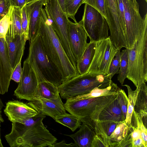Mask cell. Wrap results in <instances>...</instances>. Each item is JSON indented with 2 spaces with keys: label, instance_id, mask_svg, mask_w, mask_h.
Returning a JSON list of instances; mask_svg holds the SVG:
<instances>
[{
  "label": "cell",
  "instance_id": "obj_30",
  "mask_svg": "<svg viewBox=\"0 0 147 147\" xmlns=\"http://www.w3.org/2000/svg\"><path fill=\"white\" fill-rule=\"evenodd\" d=\"M117 80L123 85L127 75L128 59L127 49L122 50Z\"/></svg>",
  "mask_w": 147,
  "mask_h": 147
},
{
  "label": "cell",
  "instance_id": "obj_7",
  "mask_svg": "<svg viewBox=\"0 0 147 147\" xmlns=\"http://www.w3.org/2000/svg\"><path fill=\"white\" fill-rule=\"evenodd\" d=\"M127 49L132 48L136 42L147 31V13L142 17L136 0H123Z\"/></svg>",
  "mask_w": 147,
  "mask_h": 147
},
{
  "label": "cell",
  "instance_id": "obj_12",
  "mask_svg": "<svg viewBox=\"0 0 147 147\" xmlns=\"http://www.w3.org/2000/svg\"><path fill=\"white\" fill-rule=\"evenodd\" d=\"M14 95L20 99L29 101L35 97L38 84L35 73L28 62H24L22 76Z\"/></svg>",
  "mask_w": 147,
  "mask_h": 147
},
{
  "label": "cell",
  "instance_id": "obj_2",
  "mask_svg": "<svg viewBox=\"0 0 147 147\" xmlns=\"http://www.w3.org/2000/svg\"><path fill=\"white\" fill-rule=\"evenodd\" d=\"M43 119L29 127H26L22 123H12L11 132L5 136L9 146L51 147L57 139L44 126Z\"/></svg>",
  "mask_w": 147,
  "mask_h": 147
},
{
  "label": "cell",
  "instance_id": "obj_4",
  "mask_svg": "<svg viewBox=\"0 0 147 147\" xmlns=\"http://www.w3.org/2000/svg\"><path fill=\"white\" fill-rule=\"evenodd\" d=\"M118 94L85 99L67 98L64 107L66 110L94 129L95 122L98 120L100 113L117 98Z\"/></svg>",
  "mask_w": 147,
  "mask_h": 147
},
{
  "label": "cell",
  "instance_id": "obj_9",
  "mask_svg": "<svg viewBox=\"0 0 147 147\" xmlns=\"http://www.w3.org/2000/svg\"><path fill=\"white\" fill-rule=\"evenodd\" d=\"M82 19L90 42H96L109 37L107 20L95 8L85 4Z\"/></svg>",
  "mask_w": 147,
  "mask_h": 147
},
{
  "label": "cell",
  "instance_id": "obj_34",
  "mask_svg": "<svg viewBox=\"0 0 147 147\" xmlns=\"http://www.w3.org/2000/svg\"><path fill=\"white\" fill-rule=\"evenodd\" d=\"M84 3L95 8L107 20L104 0H83L82 4Z\"/></svg>",
  "mask_w": 147,
  "mask_h": 147
},
{
  "label": "cell",
  "instance_id": "obj_1",
  "mask_svg": "<svg viewBox=\"0 0 147 147\" xmlns=\"http://www.w3.org/2000/svg\"><path fill=\"white\" fill-rule=\"evenodd\" d=\"M39 34L46 53L62 75L64 82L79 75L64 51L43 7L40 13Z\"/></svg>",
  "mask_w": 147,
  "mask_h": 147
},
{
  "label": "cell",
  "instance_id": "obj_17",
  "mask_svg": "<svg viewBox=\"0 0 147 147\" xmlns=\"http://www.w3.org/2000/svg\"><path fill=\"white\" fill-rule=\"evenodd\" d=\"M5 40L9 62L13 71L23 56L26 42L28 40L24 35H17L12 38L6 36Z\"/></svg>",
  "mask_w": 147,
  "mask_h": 147
},
{
  "label": "cell",
  "instance_id": "obj_6",
  "mask_svg": "<svg viewBox=\"0 0 147 147\" xmlns=\"http://www.w3.org/2000/svg\"><path fill=\"white\" fill-rule=\"evenodd\" d=\"M127 77L137 87L147 80V31L140 37L133 47L128 49Z\"/></svg>",
  "mask_w": 147,
  "mask_h": 147
},
{
  "label": "cell",
  "instance_id": "obj_38",
  "mask_svg": "<svg viewBox=\"0 0 147 147\" xmlns=\"http://www.w3.org/2000/svg\"><path fill=\"white\" fill-rule=\"evenodd\" d=\"M138 113L141 138L144 147H147V129L146 126H145L143 123L142 120L143 117L140 114Z\"/></svg>",
  "mask_w": 147,
  "mask_h": 147
},
{
  "label": "cell",
  "instance_id": "obj_40",
  "mask_svg": "<svg viewBox=\"0 0 147 147\" xmlns=\"http://www.w3.org/2000/svg\"><path fill=\"white\" fill-rule=\"evenodd\" d=\"M11 7H19L21 9L26 4L27 0H9Z\"/></svg>",
  "mask_w": 147,
  "mask_h": 147
},
{
  "label": "cell",
  "instance_id": "obj_32",
  "mask_svg": "<svg viewBox=\"0 0 147 147\" xmlns=\"http://www.w3.org/2000/svg\"><path fill=\"white\" fill-rule=\"evenodd\" d=\"M21 25L22 35H24L28 40L29 12L28 7L25 5L21 9Z\"/></svg>",
  "mask_w": 147,
  "mask_h": 147
},
{
  "label": "cell",
  "instance_id": "obj_28",
  "mask_svg": "<svg viewBox=\"0 0 147 147\" xmlns=\"http://www.w3.org/2000/svg\"><path fill=\"white\" fill-rule=\"evenodd\" d=\"M55 121L69 128L73 132L80 127L81 122L79 119L75 115L71 113H65L57 116Z\"/></svg>",
  "mask_w": 147,
  "mask_h": 147
},
{
  "label": "cell",
  "instance_id": "obj_10",
  "mask_svg": "<svg viewBox=\"0 0 147 147\" xmlns=\"http://www.w3.org/2000/svg\"><path fill=\"white\" fill-rule=\"evenodd\" d=\"M107 20L110 32V39L118 50L127 49L126 28L122 22L116 0H104Z\"/></svg>",
  "mask_w": 147,
  "mask_h": 147
},
{
  "label": "cell",
  "instance_id": "obj_33",
  "mask_svg": "<svg viewBox=\"0 0 147 147\" xmlns=\"http://www.w3.org/2000/svg\"><path fill=\"white\" fill-rule=\"evenodd\" d=\"M121 53L118 50L115 55L111 63L109 68V76L111 79L113 76L117 73L120 67Z\"/></svg>",
  "mask_w": 147,
  "mask_h": 147
},
{
  "label": "cell",
  "instance_id": "obj_5",
  "mask_svg": "<svg viewBox=\"0 0 147 147\" xmlns=\"http://www.w3.org/2000/svg\"><path fill=\"white\" fill-rule=\"evenodd\" d=\"M111 81L109 75L85 73L65 80L58 87L61 97L67 99L86 94L96 87L105 88Z\"/></svg>",
  "mask_w": 147,
  "mask_h": 147
},
{
  "label": "cell",
  "instance_id": "obj_42",
  "mask_svg": "<svg viewBox=\"0 0 147 147\" xmlns=\"http://www.w3.org/2000/svg\"><path fill=\"white\" fill-rule=\"evenodd\" d=\"M105 147V146L95 134L92 141L91 147Z\"/></svg>",
  "mask_w": 147,
  "mask_h": 147
},
{
  "label": "cell",
  "instance_id": "obj_19",
  "mask_svg": "<svg viewBox=\"0 0 147 147\" xmlns=\"http://www.w3.org/2000/svg\"><path fill=\"white\" fill-rule=\"evenodd\" d=\"M48 0H38L26 5L29 12V39L32 42L39 34L40 16L41 9Z\"/></svg>",
  "mask_w": 147,
  "mask_h": 147
},
{
  "label": "cell",
  "instance_id": "obj_31",
  "mask_svg": "<svg viewBox=\"0 0 147 147\" xmlns=\"http://www.w3.org/2000/svg\"><path fill=\"white\" fill-rule=\"evenodd\" d=\"M83 0H66V14L68 18L72 19L74 23L77 22L75 16Z\"/></svg>",
  "mask_w": 147,
  "mask_h": 147
},
{
  "label": "cell",
  "instance_id": "obj_36",
  "mask_svg": "<svg viewBox=\"0 0 147 147\" xmlns=\"http://www.w3.org/2000/svg\"><path fill=\"white\" fill-rule=\"evenodd\" d=\"M11 7L8 13L0 20V38L5 39L9 23Z\"/></svg>",
  "mask_w": 147,
  "mask_h": 147
},
{
  "label": "cell",
  "instance_id": "obj_41",
  "mask_svg": "<svg viewBox=\"0 0 147 147\" xmlns=\"http://www.w3.org/2000/svg\"><path fill=\"white\" fill-rule=\"evenodd\" d=\"M78 147L75 143H71L69 144L66 143L64 140H63L60 142L57 143L55 142L51 147Z\"/></svg>",
  "mask_w": 147,
  "mask_h": 147
},
{
  "label": "cell",
  "instance_id": "obj_44",
  "mask_svg": "<svg viewBox=\"0 0 147 147\" xmlns=\"http://www.w3.org/2000/svg\"><path fill=\"white\" fill-rule=\"evenodd\" d=\"M1 122L0 120V147H3V146L2 144L1 137Z\"/></svg>",
  "mask_w": 147,
  "mask_h": 147
},
{
  "label": "cell",
  "instance_id": "obj_43",
  "mask_svg": "<svg viewBox=\"0 0 147 147\" xmlns=\"http://www.w3.org/2000/svg\"><path fill=\"white\" fill-rule=\"evenodd\" d=\"M62 10L66 13L65 2L66 0H57Z\"/></svg>",
  "mask_w": 147,
  "mask_h": 147
},
{
  "label": "cell",
  "instance_id": "obj_23",
  "mask_svg": "<svg viewBox=\"0 0 147 147\" xmlns=\"http://www.w3.org/2000/svg\"><path fill=\"white\" fill-rule=\"evenodd\" d=\"M96 42H90L88 44L79 60L77 63V69L79 74H84L88 70L94 54Z\"/></svg>",
  "mask_w": 147,
  "mask_h": 147
},
{
  "label": "cell",
  "instance_id": "obj_35",
  "mask_svg": "<svg viewBox=\"0 0 147 147\" xmlns=\"http://www.w3.org/2000/svg\"><path fill=\"white\" fill-rule=\"evenodd\" d=\"M117 99L123 115L126 118L127 109L128 98L124 90L120 89L119 90Z\"/></svg>",
  "mask_w": 147,
  "mask_h": 147
},
{
  "label": "cell",
  "instance_id": "obj_39",
  "mask_svg": "<svg viewBox=\"0 0 147 147\" xmlns=\"http://www.w3.org/2000/svg\"><path fill=\"white\" fill-rule=\"evenodd\" d=\"M11 7L9 0H0V20L7 14Z\"/></svg>",
  "mask_w": 147,
  "mask_h": 147
},
{
  "label": "cell",
  "instance_id": "obj_3",
  "mask_svg": "<svg viewBox=\"0 0 147 147\" xmlns=\"http://www.w3.org/2000/svg\"><path fill=\"white\" fill-rule=\"evenodd\" d=\"M29 44L26 60L34 71L38 83L47 82L58 87L64 82L63 77L46 53L40 34Z\"/></svg>",
  "mask_w": 147,
  "mask_h": 147
},
{
  "label": "cell",
  "instance_id": "obj_26",
  "mask_svg": "<svg viewBox=\"0 0 147 147\" xmlns=\"http://www.w3.org/2000/svg\"><path fill=\"white\" fill-rule=\"evenodd\" d=\"M138 90L134 110L145 118L147 115V87L143 82L138 86Z\"/></svg>",
  "mask_w": 147,
  "mask_h": 147
},
{
  "label": "cell",
  "instance_id": "obj_47",
  "mask_svg": "<svg viewBox=\"0 0 147 147\" xmlns=\"http://www.w3.org/2000/svg\"><path fill=\"white\" fill-rule=\"evenodd\" d=\"M37 0H27V2L26 4L32 2H33Z\"/></svg>",
  "mask_w": 147,
  "mask_h": 147
},
{
  "label": "cell",
  "instance_id": "obj_20",
  "mask_svg": "<svg viewBox=\"0 0 147 147\" xmlns=\"http://www.w3.org/2000/svg\"><path fill=\"white\" fill-rule=\"evenodd\" d=\"M117 123L110 121H96L94 130L96 135L105 147H109L110 138L116 128Z\"/></svg>",
  "mask_w": 147,
  "mask_h": 147
},
{
  "label": "cell",
  "instance_id": "obj_18",
  "mask_svg": "<svg viewBox=\"0 0 147 147\" xmlns=\"http://www.w3.org/2000/svg\"><path fill=\"white\" fill-rule=\"evenodd\" d=\"M131 129L132 127H128L124 121L117 123L110 136L109 147H132Z\"/></svg>",
  "mask_w": 147,
  "mask_h": 147
},
{
  "label": "cell",
  "instance_id": "obj_27",
  "mask_svg": "<svg viewBox=\"0 0 147 147\" xmlns=\"http://www.w3.org/2000/svg\"><path fill=\"white\" fill-rule=\"evenodd\" d=\"M120 89L116 84L111 81L109 85L105 88L96 87L86 94L78 96L73 98L85 99L110 95L117 94Z\"/></svg>",
  "mask_w": 147,
  "mask_h": 147
},
{
  "label": "cell",
  "instance_id": "obj_29",
  "mask_svg": "<svg viewBox=\"0 0 147 147\" xmlns=\"http://www.w3.org/2000/svg\"><path fill=\"white\" fill-rule=\"evenodd\" d=\"M126 87L128 93V103L127 109L125 119L124 121L126 125L129 127H131V119L139 87L138 86L135 90H133L128 85H122Z\"/></svg>",
  "mask_w": 147,
  "mask_h": 147
},
{
  "label": "cell",
  "instance_id": "obj_11",
  "mask_svg": "<svg viewBox=\"0 0 147 147\" xmlns=\"http://www.w3.org/2000/svg\"><path fill=\"white\" fill-rule=\"evenodd\" d=\"M118 50L111 42L109 36L96 42L93 60L85 73L109 75L111 62Z\"/></svg>",
  "mask_w": 147,
  "mask_h": 147
},
{
  "label": "cell",
  "instance_id": "obj_37",
  "mask_svg": "<svg viewBox=\"0 0 147 147\" xmlns=\"http://www.w3.org/2000/svg\"><path fill=\"white\" fill-rule=\"evenodd\" d=\"M21 59L16 65L15 68L12 71L11 79L16 82L18 83L20 82L22 71V68L21 67Z\"/></svg>",
  "mask_w": 147,
  "mask_h": 147
},
{
  "label": "cell",
  "instance_id": "obj_45",
  "mask_svg": "<svg viewBox=\"0 0 147 147\" xmlns=\"http://www.w3.org/2000/svg\"><path fill=\"white\" fill-rule=\"evenodd\" d=\"M4 107L3 104L0 98V110H1L3 107Z\"/></svg>",
  "mask_w": 147,
  "mask_h": 147
},
{
  "label": "cell",
  "instance_id": "obj_16",
  "mask_svg": "<svg viewBox=\"0 0 147 147\" xmlns=\"http://www.w3.org/2000/svg\"><path fill=\"white\" fill-rule=\"evenodd\" d=\"M12 71L5 39L0 38V94L7 92Z\"/></svg>",
  "mask_w": 147,
  "mask_h": 147
},
{
  "label": "cell",
  "instance_id": "obj_8",
  "mask_svg": "<svg viewBox=\"0 0 147 147\" xmlns=\"http://www.w3.org/2000/svg\"><path fill=\"white\" fill-rule=\"evenodd\" d=\"M44 9L48 19L57 34L66 55L73 65L76 66V61L72 53L69 41L68 18L57 0H48Z\"/></svg>",
  "mask_w": 147,
  "mask_h": 147
},
{
  "label": "cell",
  "instance_id": "obj_24",
  "mask_svg": "<svg viewBox=\"0 0 147 147\" xmlns=\"http://www.w3.org/2000/svg\"><path fill=\"white\" fill-rule=\"evenodd\" d=\"M21 20V9L11 6L10 23L6 36L12 38L17 35L22 36Z\"/></svg>",
  "mask_w": 147,
  "mask_h": 147
},
{
  "label": "cell",
  "instance_id": "obj_21",
  "mask_svg": "<svg viewBox=\"0 0 147 147\" xmlns=\"http://www.w3.org/2000/svg\"><path fill=\"white\" fill-rule=\"evenodd\" d=\"M79 130L74 134L66 135L71 137L80 147H91L92 140L95 135L94 129L82 123Z\"/></svg>",
  "mask_w": 147,
  "mask_h": 147
},
{
  "label": "cell",
  "instance_id": "obj_14",
  "mask_svg": "<svg viewBox=\"0 0 147 147\" xmlns=\"http://www.w3.org/2000/svg\"><path fill=\"white\" fill-rule=\"evenodd\" d=\"M4 112L12 123L22 124L38 113L27 104L18 100L8 102Z\"/></svg>",
  "mask_w": 147,
  "mask_h": 147
},
{
  "label": "cell",
  "instance_id": "obj_13",
  "mask_svg": "<svg viewBox=\"0 0 147 147\" xmlns=\"http://www.w3.org/2000/svg\"><path fill=\"white\" fill-rule=\"evenodd\" d=\"M68 31L71 50L76 62L79 60L88 44V34L84 28L83 20L73 23L69 20Z\"/></svg>",
  "mask_w": 147,
  "mask_h": 147
},
{
  "label": "cell",
  "instance_id": "obj_22",
  "mask_svg": "<svg viewBox=\"0 0 147 147\" xmlns=\"http://www.w3.org/2000/svg\"><path fill=\"white\" fill-rule=\"evenodd\" d=\"M125 119L116 98L102 110L98 120H110L119 123Z\"/></svg>",
  "mask_w": 147,
  "mask_h": 147
},
{
  "label": "cell",
  "instance_id": "obj_46",
  "mask_svg": "<svg viewBox=\"0 0 147 147\" xmlns=\"http://www.w3.org/2000/svg\"><path fill=\"white\" fill-rule=\"evenodd\" d=\"M1 113V110H0V120L1 122H3L4 121V120L2 117Z\"/></svg>",
  "mask_w": 147,
  "mask_h": 147
},
{
  "label": "cell",
  "instance_id": "obj_15",
  "mask_svg": "<svg viewBox=\"0 0 147 147\" xmlns=\"http://www.w3.org/2000/svg\"><path fill=\"white\" fill-rule=\"evenodd\" d=\"M27 104L38 113L50 116L54 119L57 116L66 113L64 105L60 97L54 100L35 99L30 101Z\"/></svg>",
  "mask_w": 147,
  "mask_h": 147
},
{
  "label": "cell",
  "instance_id": "obj_25",
  "mask_svg": "<svg viewBox=\"0 0 147 147\" xmlns=\"http://www.w3.org/2000/svg\"><path fill=\"white\" fill-rule=\"evenodd\" d=\"M59 94L58 87L47 82H41L38 83L34 99L39 98L55 99L60 97Z\"/></svg>",
  "mask_w": 147,
  "mask_h": 147
},
{
  "label": "cell",
  "instance_id": "obj_48",
  "mask_svg": "<svg viewBox=\"0 0 147 147\" xmlns=\"http://www.w3.org/2000/svg\"><path fill=\"white\" fill-rule=\"evenodd\" d=\"M146 2H147V0H144Z\"/></svg>",
  "mask_w": 147,
  "mask_h": 147
}]
</instances>
